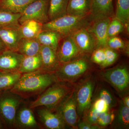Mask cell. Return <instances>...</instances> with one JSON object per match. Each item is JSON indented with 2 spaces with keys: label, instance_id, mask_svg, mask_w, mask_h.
I'll return each mask as SVG.
<instances>
[{
  "label": "cell",
  "instance_id": "5",
  "mask_svg": "<svg viewBox=\"0 0 129 129\" xmlns=\"http://www.w3.org/2000/svg\"><path fill=\"white\" fill-rule=\"evenodd\" d=\"M50 0H35L24 9L19 20L20 24L28 20L44 24L49 21L48 11Z\"/></svg>",
  "mask_w": 129,
  "mask_h": 129
},
{
  "label": "cell",
  "instance_id": "22",
  "mask_svg": "<svg viewBox=\"0 0 129 129\" xmlns=\"http://www.w3.org/2000/svg\"><path fill=\"white\" fill-rule=\"evenodd\" d=\"M90 0H68L67 14L84 16L90 14Z\"/></svg>",
  "mask_w": 129,
  "mask_h": 129
},
{
  "label": "cell",
  "instance_id": "2",
  "mask_svg": "<svg viewBox=\"0 0 129 129\" xmlns=\"http://www.w3.org/2000/svg\"><path fill=\"white\" fill-rule=\"evenodd\" d=\"M92 20L90 14L84 16L66 14L44 24L43 30L55 31L63 39L70 36L81 28L86 27Z\"/></svg>",
  "mask_w": 129,
  "mask_h": 129
},
{
  "label": "cell",
  "instance_id": "8",
  "mask_svg": "<svg viewBox=\"0 0 129 129\" xmlns=\"http://www.w3.org/2000/svg\"><path fill=\"white\" fill-rule=\"evenodd\" d=\"M70 36L78 48L81 54L92 53L97 47L95 38L88 31L86 27L80 29Z\"/></svg>",
  "mask_w": 129,
  "mask_h": 129
},
{
  "label": "cell",
  "instance_id": "9",
  "mask_svg": "<svg viewBox=\"0 0 129 129\" xmlns=\"http://www.w3.org/2000/svg\"><path fill=\"white\" fill-rule=\"evenodd\" d=\"M111 19L106 17L92 20L86 27L88 31L94 35L96 40L97 48L107 47L108 39V28Z\"/></svg>",
  "mask_w": 129,
  "mask_h": 129
},
{
  "label": "cell",
  "instance_id": "12",
  "mask_svg": "<svg viewBox=\"0 0 129 129\" xmlns=\"http://www.w3.org/2000/svg\"><path fill=\"white\" fill-rule=\"evenodd\" d=\"M90 14L92 20L103 17H114L113 0H90Z\"/></svg>",
  "mask_w": 129,
  "mask_h": 129
},
{
  "label": "cell",
  "instance_id": "25",
  "mask_svg": "<svg viewBox=\"0 0 129 129\" xmlns=\"http://www.w3.org/2000/svg\"><path fill=\"white\" fill-rule=\"evenodd\" d=\"M68 0H50L48 11L49 21L67 14Z\"/></svg>",
  "mask_w": 129,
  "mask_h": 129
},
{
  "label": "cell",
  "instance_id": "24",
  "mask_svg": "<svg viewBox=\"0 0 129 129\" xmlns=\"http://www.w3.org/2000/svg\"><path fill=\"white\" fill-rule=\"evenodd\" d=\"M41 45L50 47L57 51L62 39L58 33L50 30H43L37 37Z\"/></svg>",
  "mask_w": 129,
  "mask_h": 129
},
{
  "label": "cell",
  "instance_id": "14",
  "mask_svg": "<svg viewBox=\"0 0 129 129\" xmlns=\"http://www.w3.org/2000/svg\"><path fill=\"white\" fill-rule=\"evenodd\" d=\"M106 79L115 88L120 91L125 89L128 86L129 74L127 69L119 67L106 72Z\"/></svg>",
  "mask_w": 129,
  "mask_h": 129
},
{
  "label": "cell",
  "instance_id": "36",
  "mask_svg": "<svg viewBox=\"0 0 129 129\" xmlns=\"http://www.w3.org/2000/svg\"><path fill=\"white\" fill-rule=\"evenodd\" d=\"M100 113H101L96 111L92 107L88 113L87 118L88 123L92 124L97 123L98 120Z\"/></svg>",
  "mask_w": 129,
  "mask_h": 129
},
{
  "label": "cell",
  "instance_id": "32",
  "mask_svg": "<svg viewBox=\"0 0 129 129\" xmlns=\"http://www.w3.org/2000/svg\"><path fill=\"white\" fill-rule=\"evenodd\" d=\"M106 59V54L104 48L98 47L93 51L91 56V60L93 62L102 65Z\"/></svg>",
  "mask_w": 129,
  "mask_h": 129
},
{
  "label": "cell",
  "instance_id": "23",
  "mask_svg": "<svg viewBox=\"0 0 129 129\" xmlns=\"http://www.w3.org/2000/svg\"><path fill=\"white\" fill-rule=\"evenodd\" d=\"M42 63L40 53L32 56H24L18 72L23 74L32 73L41 69Z\"/></svg>",
  "mask_w": 129,
  "mask_h": 129
},
{
  "label": "cell",
  "instance_id": "3",
  "mask_svg": "<svg viewBox=\"0 0 129 129\" xmlns=\"http://www.w3.org/2000/svg\"><path fill=\"white\" fill-rule=\"evenodd\" d=\"M22 99L9 91L0 92V119L5 128L15 127L16 114Z\"/></svg>",
  "mask_w": 129,
  "mask_h": 129
},
{
  "label": "cell",
  "instance_id": "27",
  "mask_svg": "<svg viewBox=\"0 0 129 129\" xmlns=\"http://www.w3.org/2000/svg\"><path fill=\"white\" fill-rule=\"evenodd\" d=\"M115 17L120 21L128 32L129 0H116Z\"/></svg>",
  "mask_w": 129,
  "mask_h": 129
},
{
  "label": "cell",
  "instance_id": "28",
  "mask_svg": "<svg viewBox=\"0 0 129 129\" xmlns=\"http://www.w3.org/2000/svg\"><path fill=\"white\" fill-rule=\"evenodd\" d=\"M21 14H14L0 10V28L13 27L19 28V20Z\"/></svg>",
  "mask_w": 129,
  "mask_h": 129
},
{
  "label": "cell",
  "instance_id": "7",
  "mask_svg": "<svg viewBox=\"0 0 129 129\" xmlns=\"http://www.w3.org/2000/svg\"><path fill=\"white\" fill-rule=\"evenodd\" d=\"M67 96L56 107L57 112L60 114L65 124L75 127L78 120L76 97L74 94Z\"/></svg>",
  "mask_w": 129,
  "mask_h": 129
},
{
  "label": "cell",
  "instance_id": "10",
  "mask_svg": "<svg viewBox=\"0 0 129 129\" xmlns=\"http://www.w3.org/2000/svg\"><path fill=\"white\" fill-rule=\"evenodd\" d=\"M57 54L61 64L72 61L81 54L70 36L62 39L58 47Z\"/></svg>",
  "mask_w": 129,
  "mask_h": 129
},
{
  "label": "cell",
  "instance_id": "41",
  "mask_svg": "<svg viewBox=\"0 0 129 129\" xmlns=\"http://www.w3.org/2000/svg\"><path fill=\"white\" fill-rule=\"evenodd\" d=\"M4 127H4V125H3V123L2 122L1 119H0V129L3 128H4Z\"/></svg>",
  "mask_w": 129,
  "mask_h": 129
},
{
  "label": "cell",
  "instance_id": "20",
  "mask_svg": "<svg viewBox=\"0 0 129 129\" xmlns=\"http://www.w3.org/2000/svg\"><path fill=\"white\" fill-rule=\"evenodd\" d=\"M41 46L37 38H22L17 52L25 56L35 55L40 53Z\"/></svg>",
  "mask_w": 129,
  "mask_h": 129
},
{
  "label": "cell",
  "instance_id": "6",
  "mask_svg": "<svg viewBox=\"0 0 129 129\" xmlns=\"http://www.w3.org/2000/svg\"><path fill=\"white\" fill-rule=\"evenodd\" d=\"M89 67V63L87 60L83 58H79L61 64L55 73L57 79L68 80L83 74L87 71Z\"/></svg>",
  "mask_w": 129,
  "mask_h": 129
},
{
  "label": "cell",
  "instance_id": "21",
  "mask_svg": "<svg viewBox=\"0 0 129 129\" xmlns=\"http://www.w3.org/2000/svg\"><path fill=\"white\" fill-rule=\"evenodd\" d=\"M35 0H0V10L22 14L24 9Z\"/></svg>",
  "mask_w": 129,
  "mask_h": 129
},
{
  "label": "cell",
  "instance_id": "30",
  "mask_svg": "<svg viewBox=\"0 0 129 129\" xmlns=\"http://www.w3.org/2000/svg\"><path fill=\"white\" fill-rule=\"evenodd\" d=\"M107 46L113 50H118L125 48L126 44L121 38L115 36L108 38Z\"/></svg>",
  "mask_w": 129,
  "mask_h": 129
},
{
  "label": "cell",
  "instance_id": "1",
  "mask_svg": "<svg viewBox=\"0 0 129 129\" xmlns=\"http://www.w3.org/2000/svg\"><path fill=\"white\" fill-rule=\"evenodd\" d=\"M53 73L40 70L22 74L18 82L9 91L22 99L40 95L56 81L57 78Z\"/></svg>",
  "mask_w": 129,
  "mask_h": 129
},
{
  "label": "cell",
  "instance_id": "29",
  "mask_svg": "<svg viewBox=\"0 0 129 129\" xmlns=\"http://www.w3.org/2000/svg\"><path fill=\"white\" fill-rule=\"evenodd\" d=\"M124 26L118 19L115 17L111 19L108 28V35L109 37L117 36L124 30Z\"/></svg>",
  "mask_w": 129,
  "mask_h": 129
},
{
  "label": "cell",
  "instance_id": "17",
  "mask_svg": "<svg viewBox=\"0 0 129 129\" xmlns=\"http://www.w3.org/2000/svg\"><path fill=\"white\" fill-rule=\"evenodd\" d=\"M38 127V124L32 109L23 107L18 109L15 119V127L28 129Z\"/></svg>",
  "mask_w": 129,
  "mask_h": 129
},
{
  "label": "cell",
  "instance_id": "19",
  "mask_svg": "<svg viewBox=\"0 0 129 129\" xmlns=\"http://www.w3.org/2000/svg\"><path fill=\"white\" fill-rule=\"evenodd\" d=\"M43 24L34 20H28L20 24L19 28L22 38H36L43 30Z\"/></svg>",
  "mask_w": 129,
  "mask_h": 129
},
{
  "label": "cell",
  "instance_id": "40",
  "mask_svg": "<svg viewBox=\"0 0 129 129\" xmlns=\"http://www.w3.org/2000/svg\"><path fill=\"white\" fill-rule=\"evenodd\" d=\"M124 104L125 106L129 107V97L128 96L125 97L123 99Z\"/></svg>",
  "mask_w": 129,
  "mask_h": 129
},
{
  "label": "cell",
  "instance_id": "34",
  "mask_svg": "<svg viewBox=\"0 0 129 129\" xmlns=\"http://www.w3.org/2000/svg\"><path fill=\"white\" fill-rule=\"evenodd\" d=\"M118 119L120 123L125 127H128L129 124V108L122 105L120 108L118 115Z\"/></svg>",
  "mask_w": 129,
  "mask_h": 129
},
{
  "label": "cell",
  "instance_id": "11",
  "mask_svg": "<svg viewBox=\"0 0 129 129\" xmlns=\"http://www.w3.org/2000/svg\"><path fill=\"white\" fill-rule=\"evenodd\" d=\"M23 57L17 52L9 50L0 52V72H18Z\"/></svg>",
  "mask_w": 129,
  "mask_h": 129
},
{
  "label": "cell",
  "instance_id": "37",
  "mask_svg": "<svg viewBox=\"0 0 129 129\" xmlns=\"http://www.w3.org/2000/svg\"><path fill=\"white\" fill-rule=\"evenodd\" d=\"M99 99L103 100L109 106H111L113 102L112 96L110 93L106 90H102L100 92Z\"/></svg>",
  "mask_w": 129,
  "mask_h": 129
},
{
  "label": "cell",
  "instance_id": "31",
  "mask_svg": "<svg viewBox=\"0 0 129 129\" xmlns=\"http://www.w3.org/2000/svg\"><path fill=\"white\" fill-rule=\"evenodd\" d=\"M104 48L106 54V59L101 66L103 68H106L110 66L115 62L117 59L118 55L114 50L108 47H106Z\"/></svg>",
  "mask_w": 129,
  "mask_h": 129
},
{
  "label": "cell",
  "instance_id": "4",
  "mask_svg": "<svg viewBox=\"0 0 129 129\" xmlns=\"http://www.w3.org/2000/svg\"><path fill=\"white\" fill-rule=\"evenodd\" d=\"M69 91L65 85L55 84L48 87L36 100L31 102L29 108L33 109L44 106L50 109L55 108L67 96Z\"/></svg>",
  "mask_w": 129,
  "mask_h": 129
},
{
  "label": "cell",
  "instance_id": "15",
  "mask_svg": "<svg viewBox=\"0 0 129 129\" xmlns=\"http://www.w3.org/2000/svg\"><path fill=\"white\" fill-rule=\"evenodd\" d=\"M37 114L40 121L47 128L61 129L65 127V123L60 114L52 112L50 109H39Z\"/></svg>",
  "mask_w": 129,
  "mask_h": 129
},
{
  "label": "cell",
  "instance_id": "35",
  "mask_svg": "<svg viewBox=\"0 0 129 129\" xmlns=\"http://www.w3.org/2000/svg\"><path fill=\"white\" fill-rule=\"evenodd\" d=\"M93 107L99 112H106L108 111L109 106L103 100L99 98L95 102Z\"/></svg>",
  "mask_w": 129,
  "mask_h": 129
},
{
  "label": "cell",
  "instance_id": "38",
  "mask_svg": "<svg viewBox=\"0 0 129 129\" xmlns=\"http://www.w3.org/2000/svg\"><path fill=\"white\" fill-rule=\"evenodd\" d=\"M89 123L81 122L78 125L79 128L81 129H98L99 127L96 125H92Z\"/></svg>",
  "mask_w": 129,
  "mask_h": 129
},
{
  "label": "cell",
  "instance_id": "16",
  "mask_svg": "<svg viewBox=\"0 0 129 129\" xmlns=\"http://www.w3.org/2000/svg\"><path fill=\"white\" fill-rule=\"evenodd\" d=\"M19 28H0V39L5 45L7 50L17 51L19 42L22 38Z\"/></svg>",
  "mask_w": 129,
  "mask_h": 129
},
{
  "label": "cell",
  "instance_id": "39",
  "mask_svg": "<svg viewBox=\"0 0 129 129\" xmlns=\"http://www.w3.org/2000/svg\"><path fill=\"white\" fill-rule=\"evenodd\" d=\"M7 50L5 45L3 43L2 41L0 39V52Z\"/></svg>",
  "mask_w": 129,
  "mask_h": 129
},
{
  "label": "cell",
  "instance_id": "18",
  "mask_svg": "<svg viewBox=\"0 0 129 129\" xmlns=\"http://www.w3.org/2000/svg\"><path fill=\"white\" fill-rule=\"evenodd\" d=\"M93 86L91 81L84 84L78 91L76 95L78 112L81 114L89 107L91 101Z\"/></svg>",
  "mask_w": 129,
  "mask_h": 129
},
{
  "label": "cell",
  "instance_id": "33",
  "mask_svg": "<svg viewBox=\"0 0 129 129\" xmlns=\"http://www.w3.org/2000/svg\"><path fill=\"white\" fill-rule=\"evenodd\" d=\"M114 118V114L109 113L107 112L101 113L99 115L97 123L100 126L105 127L110 124Z\"/></svg>",
  "mask_w": 129,
  "mask_h": 129
},
{
  "label": "cell",
  "instance_id": "13",
  "mask_svg": "<svg viewBox=\"0 0 129 129\" xmlns=\"http://www.w3.org/2000/svg\"><path fill=\"white\" fill-rule=\"evenodd\" d=\"M40 53L42 63L41 70L55 73L61 64L58 60L57 51L50 47L41 45Z\"/></svg>",
  "mask_w": 129,
  "mask_h": 129
},
{
  "label": "cell",
  "instance_id": "26",
  "mask_svg": "<svg viewBox=\"0 0 129 129\" xmlns=\"http://www.w3.org/2000/svg\"><path fill=\"white\" fill-rule=\"evenodd\" d=\"M22 75L18 72H0V92L10 91L16 85Z\"/></svg>",
  "mask_w": 129,
  "mask_h": 129
}]
</instances>
